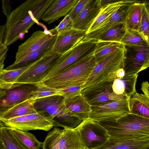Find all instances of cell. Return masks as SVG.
I'll list each match as a JSON object with an SVG mask.
<instances>
[{"instance_id": "f6af8a7d", "label": "cell", "mask_w": 149, "mask_h": 149, "mask_svg": "<svg viewBox=\"0 0 149 149\" xmlns=\"http://www.w3.org/2000/svg\"><path fill=\"white\" fill-rule=\"evenodd\" d=\"M142 3L147 6H149V0H141Z\"/></svg>"}, {"instance_id": "b9f144b4", "label": "cell", "mask_w": 149, "mask_h": 149, "mask_svg": "<svg viewBox=\"0 0 149 149\" xmlns=\"http://www.w3.org/2000/svg\"><path fill=\"white\" fill-rule=\"evenodd\" d=\"M8 50L0 54V72L4 69V62L7 55Z\"/></svg>"}, {"instance_id": "ba28073f", "label": "cell", "mask_w": 149, "mask_h": 149, "mask_svg": "<svg viewBox=\"0 0 149 149\" xmlns=\"http://www.w3.org/2000/svg\"><path fill=\"white\" fill-rule=\"evenodd\" d=\"M130 97L91 106L89 118L99 122L117 121L130 113L129 107Z\"/></svg>"}, {"instance_id": "83f0119b", "label": "cell", "mask_w": 149, "mask_h": 149, "mask_svg": "<svg viewBox=\"0 0 149 149\" xmlns=\"http://www.w3.org/2000/svg\"><path fill=\"white\" fill-rule=\"evenodd\" d=\"M125 3L120 2L113 3L102 7L86 33L92 31L97 28Z\"/></svg>"}, {"instance_id": "f35d334b", "label": "cell", "mask_w": 149, "mask_h": 149, "mask_svg": "<svg viewBox=\"0 0 149 149\" xmlns=\"http://www.w3.org/2000/svg\"><path fill=\"white\" fill-rule=\"evenodd\" d=\"M2 2V12L6 17H8L11 12L10 0H1Z\"/></svg>"}, {"instance_id": "4dcf8cb0", "label": "cell", "mask_w": 149, "mask_h": 149, "mask_svg": "<svg viewBox=\"0 0 149 149\" xmlns=\"http://www.w3.org/2000/svg\"><path fill=\"white\" fill-rule=\"evenodd\" d=\"M13 130L16 137L26 149H38L42 146V143L39 141L33 134L27 131L14 128Z\"/></svg>"}, {"instance_id": "8992f818", "label": "cell", "mask_w": 149, "mask_h": 149, "mask_svg": "<svg viewBox=\"0 0 149 149\" xmlns=\"http://www.w3.org/2000/svg\"><path fill=\"white\" fill-rule=\"evenodd\" d=\"M42 147L43 149H86L75 128H54L48 133Z\"/></svg>"}, {"instance_id": "8d00e7d4", "label": "cell", "mask_w": 149, "mask_h": 149, "mask_svg": "<svg viewBox=\"0 0 149 149\" xmlns=\"http://www.w3.org/2000/svg\"><path fill=\"white\" fill-rule=\"evenodd\" d=\"M91 0H80L75 6L68 14L74 21L81 11Z\"/></svg>"}, {"instance_id": "6da1fadb", "label": "cell", "mask_w": 149, "mask_h": 149, "mask_svg": "<svg viewBox=\"0 0 149 149\" xmlns=\"http://www.w3.org/2000/svg\"><path fill=\"white\" fill-rule=\"evenodd\" d=\"M55 0H26L11 12L4 25L3 42L7 46L17 41L39 20Z\"/></svg>"}, {"instance_id": "d6986e66", "label": "cell", "mask_w": 149, "mask_h": 149, "mask_svg": "<svg viewBox=\"0 0 149 149\" xmlns=\"http://www.w3.org/2000/svg\"><path fill=\"white\" fill-rule=\"evenodd\" d=\"M138 76L136 74H129L114 79L112 86L114 94L120 99L130 97L136 92V84Z\"/></svg>"}, {"instance_id": "2e32d148", "label": "cell", "mask_w": 149, "mask_h": 149, "mask_svg": "<svg viewBox=\"0 0 149 149\" xmlns=\"http://www.w3.org/2000/svg\"><path fill=\"white\" fill-rule=\"evenodd\" d=\"M80 0H55L40 18L47 24H51L69 13Z\"/></svg>"}, {"instance_id": "74e56055", "label": "cell", "mask_w": 149, "mask_h": 149, "mask_svg": "<svg viewBox=\"0 0 149 149\" xmlns=\"http://www.w3.org/2000/svg\"><path fill=\"white\" fill-rule=\"evenodd\" d=\"M102 7L111 3H142L141 0H100Z\"/></svg>"}, {"instance_id": "d6a6232c", "label": "cell", "mask_w": 149, "mask_h": 149, "mask_svg": "<svg viewBox=\"0 0 149 149\" xmlns=\"http://www.w3.org/2000/svg\"><path fill=\"white\" fill-rule=\"evenodd\" d=\"M138 31L149 42V6L143 4Z\"/></svg>"}, {"instance_id": "52a82bcc", "label": "cell", "mask_w": 149, "mask_h": 149, "mask_svg": "<svg viewBox=\"0 0 149 149\" xmlns=\"http://www.w3.org/2000/svg\"><path fill=\"white\" fill-rule=\"evenodd\" d=\"M37 85V83H15L8 89L0 88V118L16 105L34 98L33 93Z\"/></svg>"}, {"instance_id": "3957f363", "label": "cell", "mask_w": 149, "mask_h": 149, "mask_svg": "<svg viewBox=\"0 0 149 149\" xmlns=\"http://www.w3.org/2000/svg\"><path fill=\"white\" fill-rule=\"evenodd\" d=\"M64 99L60 95L36 99L34 107L37 112L50 121L53 126L74 128L82 120L68 110Z\"/></svg>"}, {"instance_id": "60d3db41", "label": "cell", "mask_w": 149, "mask_h": 149, "mask_svg": "<svg viewBox=\"0 0 149 149\" xmlns=\"http://www.w3.org/2000/svg\"><path fill=\"white\" fill-rule=\"evenodd\" d=\"M141 89L143 95L149 98V84L148 81H143L141 84Z\"/></svg>"}, {"instance_id": "277c9868", "label": "cell", "mask_w": 149, "mask_h": 149, "mask_svg": "<svg viewBox=\"0 0 149 149\" xmlns=\"http://www.w3.org/2000/svg\"><path fill=\"white\" fill-rule=\"evenodd\" d=\"M99 123L107 131L109 139L149 137V118L130 113L117 121Z\"/></svg>"}, {"instance_id": "f1b7e54d", "label": "cell", "mask_w": 149, "mask_h": 149, "mask_svg": "<svg viewBox=\"0 0 149 149\" xmlns=\"http://www.w3.org/2000/svg\"><path fill=\"white\" fill-rule=\"evenodd\" d=\"M13 128L6 126L1 130L5 149H26L15 134Z\"/></svg>"}, {"instance_id": "836d02e7", "label": "cell", "mask_w": 149, "mask_h": 149, "mask_svg": "<svg viewBox=\"0 0 149 149\" xmlns=\"http://www.w3.org/2000/svg\"><path fill=\"white\" fill-rule=\"evenodd\" d=\"M56 95H61L59 90L47 86L41 82L37 83V87L33 93L35 99Z\"/></svg>"}, {"instance_id": "9a60e30c", "label": "cell", "mask_w": 149, "mask_h": 149, "mask_svg": "<svg viewBox=\"0 0 149 149\" xmlns=\"http://www.w3.org/2000/svg\"><path fill=\"white\" fill-rule=\"evenodd\" d=\"M86 33L85 31L73 28L57 35L50 53L62 55L82 39Z\"/></svg>"}, {"instance_id": "1f68e13d", "label": "cell", "mask_w": 149, "mask_h": 149, "mask_svg": "<svg viewBox=\"0 0 149 149\" xmlns=\"http://www.w3.org/2000/svg\"><path fill=\"white\" fill-rule=\"evenodd\" d=\"M120 43L124 46H133L149 43L138 30L127 29Z\"/></svg>"}, {"instance_id": "9c48e42d", "label": "cell", "mask_w": 149, "mask_h": 149, "mask_svg": "<svg viewBox=\"0 0 149 149\" xmlns=\"http://www.w3.org/2000/svg\"><path fill=\"white\" fill-rule=\"evenodd\" d=\"M75 128L86 149H99L109 139L106 129L99 122L89 118L83 120Z\"/></svg>"}, {"instance_id": "5bb4252c", "label": "cell", "mask_w": 149, "mask_h": 149, "mask_svg": "<svg viewBox=\"0 0 149 149\" xmlns=\"http://www.w3.org/2000/svg\"><path fill=\"white\" fill-rule=\"evenodd\" d=\"M57 33L55 28L47 30L46 27L44 31L38 30L34 32L19 46L15 61L20 60L29 53L39 49L45 42Z\"/></svg>"}, {"instance_id": "8fae6325", "label": "cell", "mask_w": 149, "mask_h": 149, "mask_svg": "<svg viewBox=\"0 0 149 149\" xmlns=\"http://www.w3.org/2000/svg\"><path fill=\"white\" fill-rule=\"evenodd\" d=\"M123 68L125 74H138L149 66V43L125 46Z\"/></svg>"}, {"instance_id": "7bdbcfd3", "label": "cell", "mask_w": 149, "mask_h": 149, "mask_svg": "<svg viewBox=\"0 0 149 149\" xmlns=\"http://www.w3.org/2000/svg\"><path fill=\"white\" fill-rule=\"evenodd\" d=\"M125 75V71L123 68L118 69L116 72V77L117 78H120L123 77Z\"/></svg>"}, {"instance_id": "f546056e", "label": "cell", "mask_w": 149, "mask_h": 149, "mask_svg": "<svg viewBox=\"0 0 149 149\" xmlns=\"http://www.w3.org/2000/svg\"><path fill=\"white\" fill-rule=\"evenodd\" d=\"M126 30L124 22L118 23L101 35L97 40L99 41H112L121 43L120 41Z\"/></svg>"}, {"instance_id": "7c38bea8", "label": "cell", "mask_w": 149, "mask_h": 149, "mask_svg": "<svg viewBox=\"0 0 149 149\" xmlns=\"http://www.w3.org/2000/svg\"><path fill=\"white\" fill-rule=\"evenodd\" d=\"M61 55L51 53L44 55L31 65L19 77L15 83H35L41 82Z\"/></svg>"}, {"instance_id": "603a6c76", "label": "cell", "mask_w": 149, "mask_h": 149, "mask_svg": "<svg viewBox=\"0 0 149 149\" xmlns=\"http://www.w3.org/2000/svg\"><path fill=\"white\" fill-rule=\"evenodd\" d=\"M129 107L130 113L149 118V98L136 92L130 97Z\"/></svg>"}, {"instance_id": "ffe728a7", "label": "cell", "mask_w": 149, "mask_h": 149, "mask_svg": "<svg viewBox=\"0 0 149 149\" xmlns=\"http://www.w3.org/2000/svg\"><path fill=\"white\" fill-rule=\"evenodd\" d=\"M57 33L45 42L38 50L32 52L20 60L15 62L5 69L10 70L16 69L30 65L40 58L44 55L50 53L57 36Z\"/></svg>"}, {"instance_id": "7a4b0ae2", "label": "cell", "mask_w": 149, "mask_h": 149, "mask_svg": "<svg viewBox=\"0 0 149 149\" xmlns=\"http://www.w3.org/2000/svg\"><path fill=\"white\" fill-rule=\"evenodd\" d=\"M94 54L81 59L59 74L41 82L45 85L58 90L84 85L97 64Z\"/></svg>"}, {"instance_id": "5b68a950", "label": "cell", "mask_w": 149, "mask_h": 149, "mask_svg": "<svg viewBox=\"0 0 149 149\" xmlns=\"http://www.w3.org/2000/svg\"><path fill=\"white\" fill-rule=\"evenodd\" d=\"M97 43V40L83 38L72 49L61 55L42 80L55 76L78 61L94 53Z\"/></svg>"}, {"instance_id": "44dd1931", "label": "cell", "mask_w": 149, "mask_h": 149, "mask_svg": "<svg viewBox=\"0 0 149 149\" xmlns=\"http://www.w3.org/2000/svg\"><path fill=\"white\" fill-rule=\"evenodd\" d=\"M149 137L129 139H109L99 149H149Z\"/></svg>"}, {"instance_id": "d590c367", "label": "cell", "mask_w": 149, "mask_h": 149, "mask_svg": "<svg viewBox=\"0 0 149 149\" xmlns=\"http://www.w3.org/2000/svg\"><path fill=\"white\" fill-rule=\"evenodd\" d=\"M83 86H71L59 90L64 97H72L81 94Z\"/></svg>"}, {"instance_id": "7402d4cb", "label": "cell", "mask_w": 149, "mask_h": 149, "mask_svg": "<svg viewBox=\"0 0 149 149\" xmlns=\"http://www.w3.org/2000/svg\"><path fill=\"white\" fill-rule=\"evenodd\" d=\"M65 104L68 110L83 120L89 118L91 106L81 94L70 97H64Z\"/></svg>"}, {"instance_id": "ac0fdd59", "label": "cell", "mask_w": 149, "mask_h": 149, "mask_svg": "<svg viewBox=\"0 0 149 149\" xmlns=\"http://www.w3.org/2000/svg\"><path fill=\"white\" fill-rule=\"evenodd\" d=\"M133 3H125L121 6L107 19L97 28L86 34L83 39L95 40L111 28L118 23L124 22L127 13Z\"/></svg>"}, {"instance_id": "4fadbf2b", "label": "cell", "mask_w": 149, "mask_h": 149, "mask_svg": "<svg viewBox=\"0 0 149 149\" xmlns=\"http://www.w3.org/2000/svg\"><path fill=\"white\" fill-rule=\"evenodd\" d=\"M0 120L6 126L25 131L37 130L48 131L53 126L50 121L38 112Z\"/></svg>"}, {"instance_id": "cb8c5ba5", "label": "cell", "mask_w": 149, "mask_h": 149, "mask_svg": "<svg viewBox=\"0 0 149 149\" xmlns=\"http://www.w3.org/2000/svg\"><path fill=\"white\" fill-rule=\"evenodd\" d=\"M35 99L33 98L30 99L11 108L0 118V120H8L37 113L34 106Z\"/></svg>"}, {"instance_id": "484cf974", "label": "cell", "mask_w": 149, "mask_h": 149, "mask_svg": "<svg viewBox=\"0 0 149 149\" xmlns=\"http://www.w3.org/2000/svg\"><path fill=\"white\" fill-rule=\"evenodd\" d=\"M143 4L133 3L130 7L124 19L127 29L138 31Z\"/></svg>"}, {"instance_id": "ab89813d", "label": "cell", "mask_w": 149, "mask_h": 149, "mask_svg": "<svg viewBox=\"0 0 149 149\" xmlns=\"http://www.w3.org/2000/svg\"><path fill=\"white\" fill-rule=\"evenodd\" d=\"M5 31L4 25L0 26V54L8 49L7 46L3 42V39Z\"/></svg>"}, {"instance_id": "e0dca14e", "label": "cell", "mask_w": 149, "mask_h": 149, "mask_svg": "<svg viewBox=\"0 0 149 149\" xmlns=\"http://www.w3.org/2000/svg\"><path fill=\"white\" fill-rule=\"evenodd\" d=\"M102 8L100 0H91L74 21L73 28L87 32Z\"/></svg>"}, {"instance_id": "30bf717a", "label": "cell", "mask_w": 149, "mask_h": 149, "mask_svg": "<svg viewBox=\"0 0 149 149\" xmlns=\"http://www.w3.org/2000/svg\"><path fill=\"white\" fill-rule=\"evenodd\" d=\"M125 49L124 45L98 63L84 85L93 84L113 77L116 78V71L123 68Z\"/></svg>"}, {"instance_id": "d4e9b609", "label": "cell", "mask_w": 149, "mask_h": 149, "mask_svg": "<svg viewBox=\"0 0 149 149\" xmlns=\"http://www.w3.org/2000/svg\"><path fill=\"white\" fill-rule=\"evenodd\" d=\"M124 45L116 42L97 41V46L94 54L97 64Z\"/></svg>"}, {"instance_id": "e575fe53", "label": "cell", "mask_w": 149, "mask_h": 149, "mask_svg": "<svg viewBox=\"0 0 149 149\" xmlns=\"http://www.w3.org/2000/svg\"><path fill=\"white\" fill-rule=\"evenodd\" d=\"M73 21L68 14L55 29L58 35L73 28Z\"/></svg>"}, {"instance_id": "ee69618b", "label": "cell", "mask_w": 149, "mask_h": 149, "mask_svg": "<svg viewBox=\"0 0 149 149\" xmlns=\"http://www.w3.org/2000/svg\"><path fill=\"white\" fill-rule=\"evenodd\" d=\"M5 126V125L0 120V149H5L1 133V128Z\"/></svg>"}, {"instance_id": "4316f807", "label": "cell", "mask_w": 149, "mask_h": 149, "mask_svg": "<svg viewBox=\"0 0 149 149\" xmlns=\"http://www.w3.org/2000/svg\"><path fill=\"white\" fill-rule=\"evenodd\" d=\"M32 64L16 69L6 70L4 69L0 72V88L8 89L10 88L15 83L19 77Z\"/></svg>"}]
</instances>
